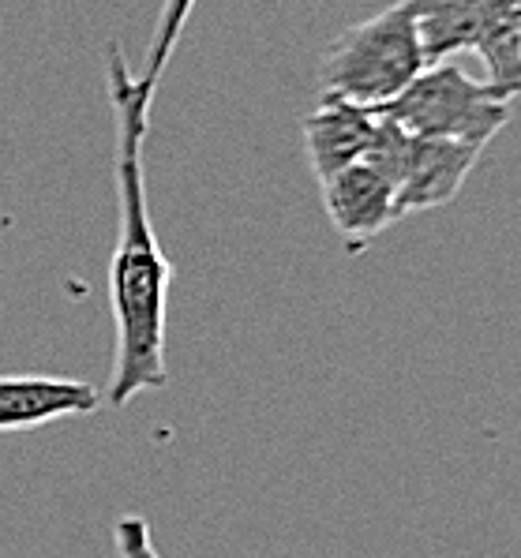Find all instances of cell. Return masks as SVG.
Returning a JSON list of instances; mask_svg holds the SVG:
<instances>
[{"label":"cell","instance_id":"cell-1","mask_svg":"<svg viewBox=\"0 0 521 558\" xmlns=\"http://www.w3.org/2000/svg\"><path fill=\"white\" fill-rule=\"evenodd\" d=\"M109 101L117 113V252L109 259V312L117 326L113 375H109V405L121 409L135 393L169 386L166 367V326L173 263L161 252L147 206V173H143V143L150 128L154 94L128 68L121 41L106 46Z\"/></svg>","mask_w":521,"mask_h":558},{"label":"cell","instance_id":"cell-2","mask_svg":"<svg viewBox=\"0 0 521 558\" xmlns=\"http://www.w3.org/2000/svg\"><path fill=\"white\" fill-rule=\"evenodd\" d=\"M421 38L405 0L353 23L323 49L319 98H338L361 109H379L424 72Z\"/></svg>","mask_w":521,"mask_h":558},{"label":"cell","instance_id":"cell-3","mask_svg":"<svg viewBox=\"0 0 521 558\" xmlns=\"http://www.w3.org/2000/svg\"><path fill=\"white\" fill-rule=\"evenodd\" d=\"M375 113L395 120L401 132L416 140L469 143L484 150L510 124V101L499 98L488 83L443 60L424 68L398 98H390Z\"/></svg>","mask_w":521,"mask_h":558},{"label":"cell","instance_id":"cell-4","mask_svg":"<svg viewBox=\"0 0 521 558\" xmlns=\"http://www.w3.org/2000/svg\"><path fill=\"white\" fill-rule=\"evenodd\" d=\"M395 173L375 154L353 161V166H346L341 173L319 184L323 210H327L330 226L341 233L349 252H361L368 240L395 226Z\"/></svg>","mask_w":521,"mask_h":558},{"label":"cell","instance_id":"cell-5","mask_svg":"<svg viewBox=\"0 0 521 558\" xmlns=\"http://www.w3.org/2000/svg\"><path fill=\"white\" fill-rule=\"evenodd\" d=\"M481 147L469 143H447V140H416V135H401V147L395 158V214H421L447 206L461 192L465 177L481 161Z\"/></svg>","mask_w":521,"mask_h":558},{"label":"cell","instance_id":"cell-6","mask_svg":"<svg viewBox=\"0 0 521 558\" xmlns=\"http://www.w3.org/2000/svg\"><path fill=\"white\" fill-rule=\"evenodd\" d=\"M101 393L83 379L61 375H0V432H31L68 416H90Z\"/></svg>","mask_w":521,"mask_h":558},{"label":"cell","instance_id":"cell-7","mask_svg":"<svg viewBox=\"0 0 521 558\" xmlns=\"http://www.w3.org/2000/svg\"><path fill=\"white\" fill-rule=\"evenodd\" d=\"M304 150L312 161L315 180H330L353 161L368 158L379 135V113L375 109L349 106L338 98H323V106L315 113L301 120Z\"/></svg>","mask_w":521,"mask_h":558},{"label":"cell","instance_id":"cell-8","mask_svg":"<svg viewBox=\"0 0 521 558\" xmlns=\"http://www.w3.org/2000/svg\"><path fill=\"white\" fill-rule=\"evenodd\" d=\"M421 38L424 64H443L458 53H473L488 0H405Z\"/></svg>","mask_w":521,"mask_h":558},{"label":"cell","instance_id":"cell-9","mask_svg":"<svg viewBox=\"0 0 521 558\" xmlns=\"http://www.w3.org/2000/svg\"><path fill=\"white\" fill-rule=\"evenodd\" d=\"M473 53L488 68V87L514 101L521 94V0H488Z\"/></svg>","mask_w":521,"mask_h":558},{"label":"cell","instance_id":"cell-10","mask_svg":"<svg viewBox=\"0 0 521 558\" xmlns=\"http://www.w3.org/2000/svg\"><path fill=\"white\" fill-rule=\"evenodd\" d=\"M192 8H195V0H161V12H158V23H154V38L147 49V68H143V75H135L150 94L158 90L161 72H166L177 46H181V34L187 27V20H192Z\"/></svg>","mask_w":521,"mask_h":558},{"label":"cell","instance_id":"cell-11","mask_svg":"<svg viewBox=\"0 0 521 558\" xmlns=\"http://www.w3.org/2000/svg\"><path fill=\"white\" fill-rule=\"evenodd\" d=\"M113 544H117V555L121 558H161V551L154 547L147 518H140V513H128V518L117 521Z\"/></svg>","mask_w":521,"mask_h":558}]
</instances>
